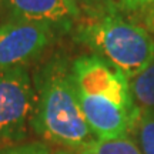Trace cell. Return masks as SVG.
Returning <instances> with one entry per match:
<instances>
[{"label":"cell","mask_w":154,"mask_h":154,"mask_svg":"<svg viewBox=\"0 0 154 154\" xmlns=\"http://www.w3.org/2000/svg\"><path fill=\"white\" fill-rule=\"evenodd\" d=\"M72 74L82 111L97 140L126 137L133 131L141 109L119 69L90 54L73 61Z\"/></svg>","instance_id":"cell-1"},{"label":"cell","mask_w":154,"mask_h":154,"mask_svg":"<svg viewBox=\"0 0 154 154\" xmlns=\"http://www.w3.org/2000/svg\"><path fill=\"white\" fill-rule=\"evenodd\" d=\"M37 86L32 124L40 137L77 151L97 140L77 99L72 67L63 60L51 61L40 73Z\"/></svg>","instance_id":"cell-2"},{"label":"cell","mask_w":154,"mask_h":154,"mask_svg":"<svg viewBox=\"0 0 154 154\" xmlns=\"http://www.w3.org/2000/svg\"><path fill=\"white\" fill-rule=\"evenodd\" d=\"M79 40L131 80L154 60V38L146 27L127 22L114 7L88 13L77 29Z\"/></svg>","instance_id":"cell-3"},{"label":"cell","mask_w":154,"mask_h":154,"mask_svg":"<svg viewBox=\"0 0 154 154\" xmlns=\"http://www.w3.org/2000/svg\"><path fill=\"white\" fill-rule=\"evenodd\" d=\"M37 93L26 66L0 72V140L17 141L26 134L36 110Z\"/></svg>","instance_id":"cell-4"},{"label":"cell","mask_w":154,"mask_h":154,"mask_svg":"<svg viewBox=\"0 0 154 154\" xmlns=\"http://www.w3.org/2000/svg\"><path fill=\"white\" fill-rule=\"evenodd\" d=\"M53 38V26L10 20L0 24V72L26 66Z\"/></svg>","instance_id":"cell-5"},{"label":"cell","mask_w":154,"mask_h":154,"mask_svg":"<svg viewBox=\"0 0 154 154\" xmlns=\"http://www.w3.org/2000/svg\"><path fill=\"white\" fill-rule=\"evenodd\" d=\"M13 20L69 24L73 17L63 0H2Z\"/></svg>","instance_id":"cell-6"},{"label":"cell","mask_w":154,"mask_h":154,"mask_svg":"<svg viewBox=\"0 0 154 154\" xmlns=\"http://www.w3.org/2000/svg\"><path fill=\"white\" fill-rule=\"evenodd\" d=\"M130 82L134 101L140 109L154 110V60Z\"/></svg>","instance_id":"cell-7"},{"label":"cell","mask_w":154,"mask_h":154,"mask_svg":"<svg viewBox=\"0 0 154 154\" xmlns=\"http://www.w3.org/2000/svg\"><path fill=\"white\" fill-rule=\"evenodd\" d=\"M79 154H141L136 141L128 136L110 140H94L79 150Z\"/></svg>","instance_id":"cell-8"},{"label":"cell","mask_w":154,"mask_h":154,"mask_svg":"<svg viewBox=\"0 0 154 154\" xmlns=\"http://www.w3.org/2000/svg\"><path fill=\"white\" fill-rule=\"evenodd\" d=\"M131 133L141 154H154V110L141 109Z\"/></svg>","instance_id":"cell-9"},{"label":"cell","mask_w":154,"mask_h":154,"mask_svg":"<svg viewBox=\"0 0 154 154\" xmlns=\"http://www.w3.org/2000/svg\"><path fill=\"white\" fill-rule=\"evenodd\" d=\"M0 154H51L50 149L42 143H27L2 149Z\"/></svg>","instance_id":"cell-10"},{"label":"cell","mask_w":154,"mask_h":154,"mask_svg":"<svg viewBox=\"0 0 154 154\" xmlns=\"http://www.w3.org/2000/svg\"><path fill=\"white\" fill-rule=\"evenodd\" d=\"M120 5L128 11H137L143 9L149 10L151 6H154V0H120Z\"/></svg>","instance_id":"cell-11"},{"label":"cell","mask_w":154,"mask_h":154,"mask_svg":"<svg viewBox=\"0 0 154 154\" xmlns=\"http://www.w3.org/2000/svg\"><path fill=\"white\" fill-rule=\"evenodd\" d=\"M110 6H113L111 0H84L83 9H86L88 13H91V11L100 10V9H104V7H110Z\"/></svg>","instance_id":"cell-12"},{"label":"cell","mask_w":154,"mask_h":154,"mask_svg":"<svg viewBox=\"0 0 154 154\" xmlns=\"http://www.w3.org/2000/svg\"><path fill=\"white\" fill-rule=\"evenodd\" d=\"M66 5L67 10L70 11L73 19H79L82 16V9L84 5V0H63Z\"/></svg>","instance_id":"cell-13"},{"label":"cell","mask_w":154,"mask_h":154,"mask_svg":"<svg viewBox=\"0 0 154 154\" xmlns=\"http://www.w3.org/2000/svg\"><path fill=\"white\" fill-rule=\"evenodd\" d=\"M144 22H146V29L149 30L150 33L154 34V6H151L149 10H147Z\"/></svg>","instance_id":"cell-14"},{"label":"cell","mask_w":154,"mask_h":154,"mask_svg":"<svg viewBox=\"0 0 154 154\" xmlns=\"http://www.w3.org/2000/svg\"><path fill=\"white\" fill-rule=\"evenodd\" d=\"M56 154H70V153H69V151H57Z\"/></svg>","instance_id":"cell-15"},{"label":"cell","mask_w":154,"mask_h":154,"mask_svg":"<svg viewBox=\"0 0 154 154\" xmlns=\"http://www.w3.org/2000/svg\"><path fill=\"white\" fill-rule=\"evenodd\" d=\"M0 3H2V0H0Z\"/></svg>","instance_id":"cell-16"}]
</instances>
